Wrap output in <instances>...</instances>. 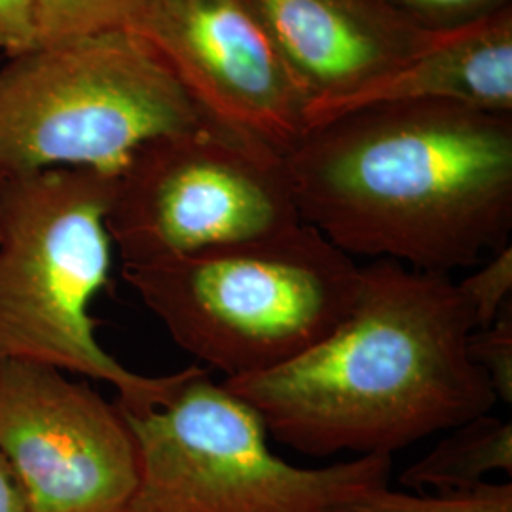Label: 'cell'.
<instances>
[{"label":"cell","mask_w":512,"mask_h":512,"mask_svg":"<svg viewBox=\"0 0 512 512\" xmlns=\"http://www.w3.org/2000/svg\"><path fill=\"white\" fill-rule=\"evenodd\" d=\"M129 33L209 120L281 154L308 133L310 92L245 0H152Z\"/></svg>","instance_id":"obj_9"},{"label":"cell","mask_w":512,"mask_h":512,"mask_svg":"<svg viewBox=\"0 0 512 512\" xmlns=\"http://www.w3.org/2000/svg\"><path fill=\"white\" fill-rule=\"evenodd\" d=\"M475 329L450 275L372 260L348 317L323 342L220 384L300 454L391 458L494 408L492 384L467 349Z\"/></svg>","instance_id":"obj_2"},{"label":"cell","mask_w":512,"mask_h":512,"mask_svg":"<svg viewBox=\"0 0 512 512\" xmlns=\"http://www.w3.org/2000/svg\"><path fill=\"white\" fill-rule=\"evenodd\" d=\"M300 222L285 154L209 120L131 154L114 175L107 226L122 262L145 264Z\"/></svg>","instance_id":"obj_7"},{"label":"cell","mask_w":512,"mask_h":512,"mask_svg":"<svg viewBox=\"0 0 512 512\" xmlns=\"http://www.w3.org/2000/svg\"><path fill=\"white\" fill-rule=\"evenodd\" d=\"M209 118L131 33L42 44L0 69V179L54 167L116 175L165 133Z\"/></svg>","instance_id":"obj_5"},{"label":"cell","mask_w":512,"mask_h":512,"mask_svg":"<svg viewBox=\"0 0 512 512\" xmlns=\"http://www.w3.org/2000/svg\"><path fill=\"white\" fill-rule=\"evenodd\" d=\"M310 92L311 110L357 92L427 50L440 33L387 0H245Z\"/></svg>","instance_id":"obj_10"},{"label":"cell","mask_w":512,"mask_h":512,"mask_svg":"<svg viewBox=\"0 0 512 512\" xmlns=\"http://www.w3.org/2000/svg\"><path fill=\"white\" fill-rule=\"evenodd\" d=\"M387 103H450L512 114V8L437 40L401 67L308 114V131Z\"/></svg>","instance_id":"obj_11"},{"label":"cell","mask_w":512,"mask_h":512,"mask_svg":"<svg viewBox=\"0 0 512 512\" xmlns=\"http://www.w3.org/2000/svg\"><path fill=\"white\" fill-rule=\"evenodd\" d=\"M469 355L488 376L495 397L512 403V308L511 302L490 323L469 336Z\"/></svg>","instance_id":"obj_16"},{"label":"cell","mask_w":512,"mask_h":512,"mask_svg":"<svg viewBox=\"0 0 512 512\" xmlns=\"http://www.w3.org/2000/svg\"><path fill=\"white\" fill-rule=\"evenodd\" d=\"M0 450L29 512H124L137 488L124 410L54 366L0 359Z\"/></svg>","instance_id":"obj_8"},{"label":"cell","mask_w":512,"mask_h":512,"mask_svg":"<svg viewBox=\"0 0 512 512\" xmlns=\"http://www.w3.org/2000/svg\"><path fill=\"white\" fill-rule=\"evenodd\" d=\"M475 311L476 329L488 327L511 302L512 247L507 245L486 260L475 274L458 283Z\"/></svg>","instance_id":"obj_17"},{"label":"cell","mask_w":512,"mask_h":512,"mask_svg":"<svg viewBox=\"0 0 512 512\" xmlns=\"http://www.w3.org/2000/svg\"><path fill=\"white\" fill-rule=\"evenodd\" d=\"M340 512H512V484L482 482L433 495L393 492L382 486L351 499Z\"/></svg>","instance_id":"obj_14"},{"label":"cell","mask_w":512,"mask_h":512,"mask_svg":"<svg viewBox=\"0 0 512 512\" xmlns=\"http://www.w3.org/2000/svg\"><path fill=\"white\" fill-rule=\"evenodd\" d=\"M152 0H35L38 46L129 33Z\"/></svg>","instance_id":"obj_13"},{"label":"cell","mask_w":512,"mask_h":512,"mask_svg":"<svg viewBox=\"0 0 512 512\" xmlns=\"http://www.w3.org/2000/svg\"><path fill=\"white\" fill-rule=\"evenodd\" d=\"M412 25L429 33H450L512 8V0H387Z\"/></svg>","instance_id":"obj_15"},{"label":"cell","mask_w":512,"mask_h":512,"mask_svg":"<svg viewBox=\"0 0 512 512\" xmlns=\"http://www.w3.org/2000/svg\"><path fill=\"white\" fill-rule=\"evenodd\" d=\"M37 46L35 0H0V48L14 57Z\"/></svg>","instance_id":"obj_18"},{"label":"cell","mask_w":512,"mask_h":512,"mask_svg":"<svg viewBox=\"0 0 512 512\" xmlns=\"http://www.w3.org/2000/svg\"><path fill=\"white\" fill-rule=\"evenodd\" d=\"M0 512H29L18 476L0 450Z\"/></svg>","instance_id":"obj_19"},{"label":"cell","mask_w":512,"mask_h":512,"mask_svg":"<svg viewBox=\"0 0 512 512\" xmlns=\"http://www.w3.org/2000/svg\"><path fill=\"white\" fill-rule=\"evenodd\" d=\"M495 471L512 475V423L490 414L463 421L420 461L406 467L399 482L423 492L463 490L488 482Z\"/></svg>","instance_id":"obj_12"},{"label":"cell","mask_w":512,"mask_h":512,"mask_svg":"<svg viewBox=\"0 0 512 512\" xmlns=\"http://www.w3.org/2000/svg\"><path fill=\"white\" fill-rule=\"evenodd\" d=\"M124 414L139 458L124 512H340L391 475L389 456L317 469L277 458L255 408L203 366H190L164 404Z\"/></svg>","instance_id":"obj_6"},{"label":"cell","mask_w":512,"mask_h":512,"mask_svg":"<svg viewBox=\"0 0 512 512\" xmlns=\"http://www.w3.org/2000/svg\"><path fill=\"white\" fill-rule=\"evenodd\" d=\"M285 162L302 222L351 258L450 274L511 245L512 114L374 105L311 128Z\"/></svg>","instance_id":"obj_1"},{"label":"cell","mask_w":512,"mask_h":512,"mask_svg":"<svg viewBox=\"0 0 512 512\" xmlns=\"http://www.w3.org/2000/svg\"><path fill=\"white\" fill-rule=\"evenodd\" d=\"M112 196L114 175L90 167L0 179V359L112 385L124 412L145 414L173 395L190 366L137 374L97 340L90 306L110 281Z\"/></svg>","instance_id":"obj_3"},{"label":"cell","mask_w":512,"mask_h":512,"mask_svg":"<svg viewBox=\"0 0 512 512\" xmlns=\"http://www.w3.org/2000/svg\"><path fill=\"white\" fill-rule=\"evenodd\" d=\"M122 277L179 348L228 380L323 342L353 308L361 266L300 222L266 238L124 264Z\"/></svg>","instance_id":"obj_4"}]
</instances>
